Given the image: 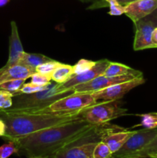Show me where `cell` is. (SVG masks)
<instances>
[{
	"label": "cell",
	"mask_w": 157,
	"mask_h": 158,
	"mask_svg": "<svg viewBox=\"0 0 157 158\" xmlns=\"http://www.w3.org/2000/svg\"><path fill=\"white\" fill-rule=\"evenodd\" d=\"M0 117L6 124V133L3 138L11 141L46 128L72 121L78 118L79 115L60 117L53 114L0 110Z\"/></svg>",
	"instance_id": "7a4b0ae2"
},
{
	"label": "cell",
	"mask_w": 157,
	"mask_h": 158,
	"mask_svg": "<svg viewBox=\"0 0 157 158\" xmlns=\"http://www.w3.org/2000/svg\"><path fill=\"white\" fill-rule=\"evenodd\" d=\"M144 19H145L150 21L155 27H157V8L152 12V13L149 14V15H147L146 17H145Z\"/></svg>",
	"instance_id": "f1b7e54d"
},
{
	"label": "cell",
	"mask_w": 157,
	"mask_h": 158,
	"mask_svg": "<svg viewBox=\"0 0 157 158\" xmlns=\"http://www.w3.org/2000/svg\"><path fill=\"white\" fill-rule=\"evenodd\" d=\"M135 131H129L126 129H122L119 131L109 133L103 138L110 149L112 154L118 151L128 140V139L135 133Z\"/></svg>",
	"instance_id": "9a60e30c"
},
{
	"label": "cell",
	"mask_w": 157,
	"mask_h": 158,
	"mask_svg": "<svg viewBox=\"0 0 157 158\" xmlns=\"http://www.w3.org/2000/svg\"><path fill=\"white\" fill-rule=\"evenodd\" d=\"M129 158H157V135L145 148Z\"/></svg>",
	"instance_id": "d6986e66"
},
{
	"label": "cell",
	"mask_w": 157,
	"mask_h": 158,
	"mask_svg": "<svg viewBox=\"0 0 157 158\" xmlns=\"http://www.w3.org/2000/svg\"><path fill=\"white\" fill-rule=\"evenodd\" d=\"M125 7V14L132 23L143 19L157 8V0H137L129 3Z\"/></svg>",
	"instance_id": "7c38bea8"
},
{
	"label": "cell",
	"mask_w": 157,
	"mask_h": 158,
	"mask_svg": "<svg viewBox=\"0 0 157 158\" xmlns=\"http://www.w3.org/2000/svg\"><path fill=\"white\" fill-rule=\"evenodd\" d=\"M135 28L133 42V49L135 51L146 49L157 48L152 41V31L155 26L149 20L145 19L134 23Z\"/></svg>",
	"instance_id": "30bf717a"
},
{
	"label": "cell",
	"mask_w": 157,
	"mask_h": 158,
	"mask_svg": "<svg viewBox=\"0 0 157 158\" xmlns=\"http://www.w3.org/2000/svg\"><path fill=\"white\" fill-rule=\"evenodd\" d=\"M72 75V66L61 63L52 73L51 80L55 83L62 84L69 80Z\"/></svg>",
	"instance_id": "e0dca14e"
},
{
	"label": "cell",
	"mask_w": 157,
	"mask_h": 158,
	"mask_svg": "<svg viewBox=\"0 0 157 158\" xmlns=\"http://www.w3.org/2000/svg\"><path fill=\"white\" fill-rule=\"evenodd\" d=\"M112 155L110 149L105 142L103 140L99 142L95 147L93 151L94 158H109Z\"/></svg>",
	"instance_id": "603a6c76"
},
{
	"label": "cell",
	"mask_w": 157,
	"mask_h": 158,
	"mask_svg": "<svg viewBox=\"0 0 157 158\" xmlns=\"http://www.w3.org/2000/svg\"><path fill=\"white\" fill-rule=\"evenodd\" d=\"M48 86H49V84L46 85V86H36V85H34L31 83H24L22 85V86L21 87V89H19V91L18 93H16L15 94H14V96H16L22 94H33V93H36L38 92V91H41L46 89L48 87Z\"/></svg>",
	"instance_id": "4316f807"
},
{
	"label": "cell",
	"mask_w": 157,
	"mask_h": 158,
	"mask_svg": "<svg viewBox=\"0 0 157 158\" xmlns=\"http://www.w3.org/2000/svg\"><path fill=\"white\" fill-rule=\"evenodd\" d=\"M31 83L36 86H46L51 82V77H47V76L42 75L38 73H34L31 76Z\"/></svg>",
	"instance_id": "83f0119b"
},
{
	"label": "cell",
	"mask_w": 157,
	"mask_h": 158,
	"mask_svg": "<svg viewBox=\"0 0 157 158\" xmlns=\"http://www.w3.org/2000/svg\"><path fill=\"white\" fill-rule=\"evenodd\" d=\"M124 129L109 123L96 125L75 141L58 151L53 158H94L93 151L97 143L109 133Z\"/></svg>",
	"instance_id": "277c9868"
},
{
	"label": "cell",
	"mask_w": 157,
	"mask_h": 158,
	"mask_svg": "<svg viewBox=\"0 0 157 158\" xmlns=\"http://www.w3.org/2000/svg\"><path fill=\"white\" fill-rule=\"evenodd\" d=\"M128 110L123 107V103L119 100L99 102L82 110L79 117L90 124L100 125L126 116Z\"/></svg>",
	"instance_id": "8992f818"
},
{
	"label": "cell",
	"mask_w": 157,
	"mask_h": 158,
	"mask_svg": "<svg viewBox=\"0 0 157 158\" xmlns=\"http://www.w3.org/2000/svg\"><path fill=\"white\" fill-rule=\"evenodd\" d=\"M97 103L99 102L91 93L73 94L56 100L36 114H53L60 117L78 116L82 110Z\"/></svg>",
	"instance_id": "5b68a950"
},
{
	"label": "cell",
	"mask_w": 157,
	"mask_h": 158,
	"mask_svg": "<svg viewBox=\"0 0 157 158\" xmlns=\"http://www.w3.org/2000/svg\"><path fill=\"white\" fill-rule=\"evenodd\" d=\"M109 63H110V61L106 60V59L96 61L95 66L87 72L78 74V75H72L70 77V79L65 82L64 83H62V84L58 83L59 88L62 90H66V89H72V88H74L78 85L88 83V82L94 80L97 77L103 74L104 71L109 66Z\"/></svg>",
	"instance_id": "8fae6325"
},
{
	"label": "cell",
	"mask_w": 157,
	"mask_h": 158,
	"mask_svg": "<svg viewBox=\"0 0 157 158\" xmlns=\"http://www.w3.org/2000/svg\"><path fill=\"white\" fill-rule=\"evenodd\" d=\"M13 97L12 93L0 89V110L12 107L13 105Z\"/></svg>",
	"instance_id": "cb8c5ba5"
},
{
	"label": "cell",
	"mask_w": 157,
	"mask_h": 158,
	"mask_svg": "<svg viewBox=\"0 0 157 158\" xmlns=\"http://www.w3.org/2000/svg\"><path fill=\"white\" fill-rule=\"evenodd\" d=\"M35 158H42V157H35Z\"/></svg>",
	"instance_id": "e575fe53"
},
{
	"label": "cell",
	"mask_w": 157,
	"mask_h": 158,
	"mask_svg": "<svg viewBox=\"0 0 157 158\" xmlns=\"http://www.w3.org/2000/svg\"><path fill=\"white\" fill-rule=\"evenodd\" d=\"M152 41L157 47V27H155V29H153V31H152Z\"/></svg>",
	"instance_id": "4dcf8cb0"
},
{
	"label": "cell",
	"mask_w": 157,
	"mask_h": 158,
	"mask_svg": "<svg viewBox=\"0 0 157 158\" xmlns=\"http://www.w3.org/2000/svg\"><path fill=\"white\" fill-rule=\"evenodd\" d=\"M95 126L79 117L72 121L46 128L11 141L17 147L18 152L29 158H53L58 151L86 135Z\"/></svg>",
	"instance_id": "6da1fadb"
},
{
	"label": "cell",
	"mask_w": 157,
	"mask_h": 158,
	"mask_svg": "<svg viewBox=\"0 0 157 158\" xmlns=\"http://www.w3.org/2000/svg\"><path fill=\"white\" fill-rule=\"evenodd\" d=\"M10 0H0V7H3L9 2Z\"/></svg>",
	"instance_id": "d6a6232c"
},
{
	"label": "cell",
	"mask_w": 157,
	"mask_h": 158,
	"mask_svg": "<svg viewBox=\"0 0 157 158\" xmlns=\"http://www.w3.org/2000/svg\"><path fill=\"white\" fill-rule=\"evenodd\" d=\"M157 135V127L152 129L143 128L128 139L123 147L109 158H129L146 146Z\"/></svg>",
	"instance_id": "52a82bcc"
},
{
	"label": "cell",
	"mask_w": 157,
	"mask_h": 158,
	"mask_svg": "<svg viewBox=\"0 0 157 158\" xmlns=\"http://www.w3.org/2000/svg\"><path fill=\"white\" fill-rule=\"evenodd\" d=\"M51 60H52V59L49 58L43 54L28 53V52H25L18 63H21V64L25 65V66L35 70L37 66L46 63V62L51 61Z\"/></svg>",
	"instance_id": "2e32d148"
},
{
	"label": "cell",
	"mask_w": 157,
	"mask_h": 158,
	"mask_svg": "<svg viewBox=\"0 0 157 158\" xmlns=\"http://www.w3.org/2000/svg\"><path fill=\"white\" fill-rule=\"evenodd\" d=\"M109 7L108 14L112 16H119L125 14V7L122 6L117 0H106Z\"/></svg>",
	"instance_id": "d4e9b609"
},
{
	"label": "cell",
	"mask_w": 157,
	"mask_h": 158,
	"mask_svg": "<svg viewBox=\"0 0 157 158\" xmlns=\"http://www.w3.org/2000/svg\"><path fill=\"white\" fill-rule=\"evenodd\" d=\"M141 77H143V73L139 70H136V69L132 73H129L125 74L123 76H119V77H105L102 74V75L99 76L96 78L88 82V83H83V84L75 86L74 89H75V94L93 93L106 89V88L109 87L112 85L129 81V80Z\"/></svg>",
	"instance_id": "ba28073f"
},
{
	"label": "cell",
	"mask_w": 157,
	"mask_h": 158,
	"mask_svg": "<svg viewBox=\"0 0 157 158\" xmlns=\"http://www.w3.org/2000/svg\"><path fill=\"white\" fill-rule=\"evenodd\" d=\"M60 63H61L60 62L55 61V60H51V61L46 62V63H42V64L39 65L38 66H37L36 69H35V72L38 73L40 74H42V75L51 77L52 73L54 72L55 68H56Z\"/></svg>",
	"instance_id": "7402d4cb"
},
{
	"label": "cell",
	"mask_w": 157,
	"mask_h": 158,
	"mask_svg": "<svg viewBox=\"0 0 157 158\" xmlns=\"http://www.w3.org/2000/svg\"><path fill=\"white\" fill-rule=\"evenodd\" d=\"M15 153H18V148L12 141H9L0 147V158H9Z\"/></svg>",
	"instance_id": "484cf974"
},
{
	"label": "cell",
	"mask_w": 157,
	"mask_h": 158,
	"mask_svg": "<svg viewBox=\"0 0 157 158\" xmlns=\"http://www.w3.org/2000/svg\"><path fill=\"white\" fill-rule=\"evenodd\" d=\"M26 80H24V79H21V80H12L6 81L0 84V89L9 91L12 93L14 96V94L19 91Z\"/></svg>",
	"instance_id": "44dd1931"
},
{
	"label": "cell",
	"mask_w": 157,
	"mask_h": 158,
	"mask_svg": "<svg viewBox=\"0 0 157 158\" xmlns=\"http://www.w3.org/2000/svg\"><path fill=\"white\" fill-rule=\"evenodd\" d=\"M25 52L22 44L18 35V26L15 21L11 22V35L9 37V59L5 65L6 67L15 65L19 62L22 56Z\"/></svg>",
	"instance_id": "4fadbf2b"
},
{
	"label": "cell",
	"mask_w": 157,
	"mask_h": 158,
	"mask_svg": "<svg viewBox=\"0 0 157 158\" xmlns=\"http://www.w3.org/2000/svg\"><path fill=\"white\" fill-rule=\"evenodd\" d=\"M145 83V79L143 77L133 79L129 81L117 83L112 85L106 89L91 93L97 102L114 101V100H121L126 94L131 89H134L139 85Z\"/></svg>",
	"instance_id": "9c48e42d"
},
{
	"label": "cell",
	"mask_w": 157,
	"mask_h": 158,
	"mask_svg": "<svg viewBox=\"0 0 157 158\" xmlns=\"http://www.w3.org/2000/svg\"><path fill=\"white\" fill-rule=\"evenodd\" d=\"M6 133V124L4 120L0 117V137H3Z\"/></svg>",
	"instance_id": "f546056e"
},
{
	"label": "cell",
	"mask_w": 157,
	"mask_h": 158,
	"mask_svg": "<svg viewBox=\"0 0 157 158\" xmlns=\"http://www.w3.org/2000/svg\"><path fill=\"white\" fill-rule=\"evenodd\" d=\"M117 1H118L122 5V6H126L127 4H129V3L132 2L137 1V0H117Z\"/></svg>",
	"instance_id": "1f68e13d"
},
{
	"label": "cell",
	"mask_w": 157,
	"mask_h": 158,
	"mask_svg": "<svg viewBox=\"0 0 157 158\" xmlns=\"http://www.w3.org/2000/svg\"><path fill=\"white\" fill-rule=\"evenodd\" d=\"M135 70V69H132L130 66H128L123 63L110 61L109 66H107L103 75L105 77H119V76H123L132 73Z\"/></svg>",
	"instance_id": "ac0fdd59"
},
{
	"label": "cell",
	"mask_w": 157,
	"mask_h": 158,
	"mask_svg": "<svg viewBox=\"0 0 157 158\" xmlns=\"http://www.w3.org/2000/svg\"><path fill=\"white\" fill-rule=\"evenodd\" d=\"M95 63H96V61H92V60H89L86 59H81L74 66H72L73 75H78V74L87 72L95 66Z\"/></svg>",
	"instance_id": "ffe728a7"
},
{
	"label": "cell",
	"mask_w": 157,
	"mask_h": 158,
	"mask_svg": "<svg viewBox=\"0 0 157 158\" xmlns=\"http://www.w3.org/2000/svg\"><path fill=\"white\" fill-rule=\"evenodd\" d=\"M34 73H35V69L21 63H16L9 67L4 66L0 69V84L12 80H27Z\"/></svg>",
	"instance_id": "5bb4252c"
},
{
	"label": "cell",
	"mask_w": 157,
	"mask_h": 158,
	"mask_svg": "<svg viewBox=\"0 0 157 158\" xmlns=\"http://www.w3.org/2000/svg\"><path fill=\"white\" fill-rule=\"evenodd\" d=\"M79 1H81L82 2H99V1H102V0H79Z\"/></svg>",
	"instance_id": "836d02e7"
},
{
	"label": "cell",
	"mask_w": 157,
	"mask_h": 158,
	"mask_svg": "<svg viewBox=\"0 0 157 158\" xmlns=\"http://www.w3.org/2000/svg\"><path fill=\"white\" fill-rule=\"evenodd\" d=\"M75 94L74 88L62 90L59 84L50 82L46 89L33 94H22L13 97V105L4 110L14 113H36L48 107L56 100Z\"/></svg>",
	"instance_id": "3957f363"
}]
</instances>
